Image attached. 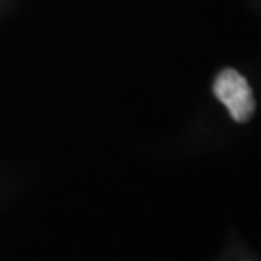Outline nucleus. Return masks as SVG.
I'll return each instance as SVG.
<instances>
[{"label":"nucleus","mask_w":261,"mask_h":261,"mask_svg":"<svg viewBox=\"0 0 261 261\" xmlns=\"http://www.w3.org/2000/svg\"><path fill=\"white\" fill-rule=\"evenodd\" d=\"M214 94L227 108L231 116L240 123L251 118L254 112V98L251 86L234 69H224L214 83Z\"/></svg>","instance_id":"1"}]
</instances>
